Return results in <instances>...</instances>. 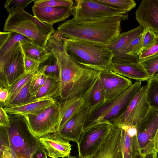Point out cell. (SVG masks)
Returning a JSON list of instances; mask_svg holds the SVG:
<instances>
[{"label": "cell", "instance_id": "obj_35", "mask_svg": "<svg viewBox=\"0 0 158 158\" xmlns=\"http://www.w3.org/2000/svg\"><path fill=\"white\" fill-rule=\"evenodd\" d=\"M74 4L71 0H35L33 6L38 7H65L71 8Z\"/></svg>", "mask_w": 158, "mask_h": 158}, {"label": "cell", "instance_id": "obj_11", "mask_svg": "<svg viewBox=\"0 0 158 158\" xmlns=\"http://www.w3.org/2000/svg\"><path fill=\"white\" fill-rule=\"evenodd\" d=\"M147 85L141 86L125 111L114 122L115 127L135 126L147 113L150 108L146 97Z\"/></svg>", "mask_w": 158, "mask_h": 158}, {"label": "cell", "instance_id": "obj_19", "mask_svg": "<svg viewBox=\"0 0 158 158\" xmlns=\"http://www.w3.org/2000/svg\"><path fill=\"white\" fill-rule=\"evenodd\" d=\"M121 131V128L114 127L100 148L89 158H122L120 146Z\"/></svg>", "mask_w": 158, "mask_h": 158}, {"label": "cell", "instance_id": "obj_41", "mask_svg": "<svg viewBox=\"0 0 158 158\" xmlns=\"http://www.w3.org/2000/svg\"><path fill=\"white\" fill-rule=\"evenodd\" d=\"M158 54V37L154 43L147 49L142 51L139 56V60L145 59Z\"/></svg>", "mask_w": 158, "mask_h": 158}, {"label": "cell", "instance_id": "obj_39", "mask_svg": "<svg viewBox=\"0 0 158 158\" xmlns=\"http://www.w3.org/2000/svg\"><path fill=\"white\" fill-rule=\"evenodd\" d=\"M40 63L29 58L24 55L25 73L33 74L38 70Z\"/></svg>", "mask_w": 158, "mask_h": 158}, {"label": "cell", "instance_id": "obj_42", "mask_svg": "<svg viewBox=\"0 0 158 158\" xmlns=\"http://www.w3.org/2000/svg\"><path fill=\"white\" fill-rule=\"evenodd\" d=\"M10 122L8 114L5 110L4 108L0 107V126L4 127L10 126Z\"/></svg>", "mask_w": 158, "mask_h": 158}, {"label": "cell", "instance_id": "obj_38", "mask_svg": "<svg viewBox=\"0 0 158 158\" xmlns=\"http://www.w3.org/2000/svg\"><path fill=\"white\" fill-rule=\"evenodd\" d=\"M142 33V51H143L149 48L154 43L157 36L148 28H143Z\"/></svg>", "mask_w": 158, "mask_h": 158}, {"label": "cell", "instance_id": "obj_53", "mask_svg": "<svg viewBox=\"0 0 158 158\" xmlns=\"http://www.w3.org/2000/svg\"><path fill=\"white\" fill-rule=\"evenodd\" d=\"M158 134V131H157V133H156V135L155 136H156V135Z\"/></svg>", "mask_w": 158, "mask_h": 158}, {"label": "cell", "instance_id": "obj_25", "mask_svg": "<svg viewBox=\"0 0 158 158\" xmlns=\"http://www.w3.org/2000/svg\"><path fill=\"white\" fill-rule=\"evenodd\" d=\"M20 44L25 56L40 63L46 60L51 54L49 53L44 47L40 46L32 41Z\"/></svg>", "mask_w": 158, "mask_h": 158}, {"label": "cell", "instance_id": "obj_47", "mask_svg": "<svg viewBox=\"0 0 158 158\" xmlns=\"http://www.w3.org/2000/svg\"><path fill=\"white\" fill-rule=\"evenodd\" d=\"M0 158H14L11 149L6 147L2 156Z\"/></svg>", "mask_w": 158, "mask_h": 158}, {"label": "cell", "instance_id": "obj_12", "mask_svg": "<svg viewBox=\"0 0 158 158\" xmlns=\"http://www.w3.org/2000/svg\"><path fill=\"white\" fill-rule=\"evenodd\" d=\"M135 126L141 154L145 156L154 152L153 142L158 130V110L150 107L146 115Z\"/></svg>", "mask_w": 158, "mask_h": 158}, {"label": "cell", "instance_id": "obj_22", "mask_svg": "<svg viewBox=\"0 0 158 158\" xmlns=\"http://www.w3.org/2000/svg\"><path fill=\"white\" fill-rule=\"evenodd\" d=\"M84 104V100L81 97L68 99L60 102V119L57 132Z\"/></svg>", "mask_w": 158, "mask_h": 158}, {"label": "cell", "instance_id": "obj_24", "mask_svg": "<svg viewBox=\"0 0 158 158\" xmlns=\"http://www.w3.org/2000/svg\"><path fill=\"white\" fill-rule=\"evenodd\" d=\"M120 146L122 158H135L138 152L140 151L137 136L131 137L122 128Z\"/></svg>", "mask_w": 158, "mask_h": 158}, {"label": "cell", "instance_id": "obj_14", "mask_svg": "<svg viewBox=\"0 0 158 158\" xmlns=\"http://www.w3.org/2000/svg\"><path fill=\"white\" fill-rule=\"evenodd\" d=\"M98 77L104 91V102L119 95L133 84L130 79L110 69L99 71Z\"/></svg>", "mask_w": 158, "mask_h": 158}, {"label": "cell", "instance_id": "obj_26", "mask_svg": "<svg viewBox=\"0 0 158 158\" xmlns=\"http://www.w3.org/2000/svg\"><path fill=\"white\" fill-rule=\"evenodd\" d=\"M59 93L58 81L48 77L44 85L33 97L34 99L58 98Z\"/></svg>", "mask_w": 158, "mask_h": 158}, {"label": "cell", "instance_id": "obj_49", "mask_svg": "<svg viewBox=\"0 0 158 158\" xmlns=\"http://www.w3.org/2000/svg\"><path fill=\"white\" fill-rule=\"evenodd\" d=\"M158 154L156 152H153L146 155L144 158H157Z\"/></svg>", "mask_w": 158, "mask_h": 158}, {"label": "cell", "instance_id": "obj_3", "mask_svg": "<svg viewBox=\"0 0 158 158\" xmlns=\"http://www.w3.org/2000/svg\"><path fill=\"white\" fill-rule=\"evenodd\" d=\"M66 53L77 62L98 71L110 69L113 57L107 45L63 37Z\"/></svg>", "mask_w": 158, "mask_h": 158}, {"label": "cell", "instance_id": "obj_40", "mask_svg": "<svg viewBox=\"0 0 158 158\" xmlns=\"http://www.w3.org/2000/svg\"><path fill=\"white\" fill-rule=\"evenodd\" d=\"M6 147L10 148L8 133L5 127L0 126V157L2 156Z\"/></svg>", "mask_w": 158, "mask_h": 158}, {"label": "cell", "instance_id": "obj_20", "mask_svg": "<svg viewBox=\"0 0 158 158\" xmlns=\"http://www.w3.org/2000/svg\"><path fill=\"white\" fill-rule=\"evenodd\" d=\"M110 69L120 75L139 82L147 81L152 78L139 63H112Z\"/></svg>", "mask_w": 158, "mask_h": 158}, {"label": "cell", "instance_id": "obj_45", "mask_svg": "<svg viewBox=\"0 0 158 158\" xmlns=\"http://www.w3.org/2000/svg\"><path fill=\"white\" fill-rule=\"evenodd\" d=\"M12 32H0V49L5 44L10 37Z\"/></svg>", "mask_w": 158, "mask_h": 158}, {"label": "cell", "instance_id": "obj_36", "mask_svg": "<svg viewBox=\"0 0 158 158\" xmlns=\"http://www.w3.org/2000/svg\"><path fill=\"white\" fill-rule=\"evenodd\" d=\"M35 0H7L4 4V7L9 15L20 9H24L28 4Z\"/></svg>", "mask_w": 158, "mask_h": 158}, {"label": "cell", "instance_id": "obj_34", "mask_svg": "<svg viewBox=\"0 0 158 158\" xmlns=\"http://www.w3.org/2000/svg\"><path fill=\"white\" fill-rule=\"evenodd\" d=\"M143 38L142 32L139 36L129 43L126 50V53L127 55L139 59L143 49Z\"/></svg>", "mask_w": 158, "mask_h": 158}, {"label": "cell", "instance_id": "obj_17", "mask_svg": "<svg viewBox=\"0 0 158 158\" xmlns=\"http://www.w3.org/2000/svg\"><path fill=\"white\" fill-rule=\"evenodd\" d=\"M89 110V108L85 104L57 133L68 140L77 143L83 131L85 121Z\"/></svg>", "mask_w": 158, "mask_h": 158}, {"label": "cell", "instance_id": "obj_46", "mask_svg": "<svg viewBox=\"0 0 158 158\" xmlns=\"http://www.w3.org/2000/svg\"><path fill=\"white\" fill-rule=\"evenodd\" d=\"M121 128L125 130L128 134L131 137L137 136V131L135 126H123Z\"/></svg>", "mask_w": 158, "mask_h": 158}, {"label": "cell", "instance_id": "obj_15", "mask_svg": "<svg viewBox=\"0 0 158 158\" xmlns=\"http://www.w3.org/2000/svg\"><path fill=\"white\" fill-rule=\"evenodd\" d=\"M135 15L139 25L148 28L158 37V0H142Z\"/></svg>", "mask_w": 158, "mask_h": 158}, {"label": "cell", "instance_id": "obj_9", "mask_svg": "<svg viewBox=\"0 0 158 158\" xmlns=\"http://www.w3.org/2000/svg\"><path fill=\"white\" fill-rule=\"evenodd\" d=\"M114 127L108 123H100L83 131L77 143L78 156L89 158L100 148Z\"/></svg>", "mask_w": 158, "mask_h": 158}, {"label": "cell", "instance_id": "obj_32", "mask_svg": "<svg viewBox=\"0 0 158 158\" xmlns=\"http://www.w3.org/2000/svg\"><path fill=\"white\" fill-rule=\"evenodd\" d=\"M101 3L126 12L135 7L136 4L133 0H98Z\"/></svg>", "mask_w": 158, "mask_h": 158}, {"label": "cell", "instance_id": "obj_8", "mask_svg": "<svg viewBox=\"0 0 158 158\" xmlns=\"http://www.w3.org/2000/svg\"><path fill=\"white\" fill-rule=\"evenodd\" d=\"M24 73V54L18 43L0 55V87L9 88Z\"/></svg>", "mask_w": 158, "mask_h": 158}, {"label": "cell", "instance_id": "obj_52", "mask_svg": "<svg viewBox=\"0 0 158 158\" xmlns=\"http://www.w3.org/2000/svg\"><path fill=\"white\" fill-rule=\"evenodd\" d=\"M154 77L158 78V73L155 75Z\"/></svg>", "mask_w": 158, "mask_h": 158}, {"label": "cell", "instance_id": "obj_1", "mask_svg": "<svg viewBox=\"0 0 158 158\" xmlns=\"http://www.w3.org/2000/svg\"><path fill=\"white\" fill-rule=\"evenodd\" d=\"M51 50L57 59L60 70V102L81 97L97 78L99 71L77 62L66 53L62 42L53 43Z\"/></svg>", "mask_w": 158, "mask_h": 158}, {"label": "cell", "instance_id": "obj_13", "mask_svg": "<svg viewBox=\"0 0 158 158\" xmlns=\"http://www.w3.org/2000/svg\"><path fill=\"white\" fill-rule=\"evenodd\" d=\"M143 29V27L139 25L135 28L121 33L116 39L107 45L113 53L112 63H139V59L127 55L126 50L129 43L141 34Z\"/></svg>", "mask_w": 158, "mask_h": 158}, {"label": "cell", "instance_id": "obj_28", "mask_svg": "<svg viewBox=\"0 0 158 158\" xmlns=\"http://www.w3.org/2000/svg\"><path fill=\"white\" fill-rule=\"evenodd\" d=\"M39 69H40L48 78H52L58 81L59 69L57 59L52 53L46 60L40 64Z\"/></svg>", "mask_w": 158, "mask_h": 158}, {"label": "cell", "instance_id": "obj_33", "mask_svg": "<svg viewBox=\"0 0 158 158\" xmlns=\"http://www.w3.org/2000/svg\"><path fill=\"white\" fill-rule=\"evenodd\" d=\"M47 78L40 69H39L33 74L31 79L29 87L30 93L32 97L44 85Z\"/></svg>", "mask_w": 158, "mask_h": 158}, {"label": "cell", "instance_id": "obj_6", "mask_svg": "<svg viewBox=\"0 0 158 158\" xmlns=\"http://www.w3.org/2000/svg\"><path fill=\"white\" fill-rule=\"evenodd\" d=\"M141 86V82L136 81L117 97L89 110L83 131L100 123H108L113 125L114 121L125 111Z\"/></svg>", "mask_w": 158, "mask_h": 158}, {"label": "cell", "instance_id": "obj_31", "mask_svg": "<svg viewBox=\"0 0 158 158\" xmlns=\"http://www.w3.org/2000/svg\"><path fill=\"white\" fill-rule=\"evenodd\" d=\"M139 63L152 77L158 73V54L139 60Z\"/></svg>", "mask_w": 158, "mask_h": 158}, {"label": "cell", "instance_id": "obj_29", "mask_svg": "<svg viewBox=\"0 0 158 158\" xmlns=\"http://www.w3.org/2000/svg\"><path fill=\"white\" fill-rule=\"evenodd\" d=\"M146 85V97L149 105L158 110V78H151Z\"/></svg>", "mask_w": 158, "mask_h": 158}, {"label": "cell", "instance_id": "obj_18", "mask_svg": "<svg viewBox=\"0 0 158 158\" xmlns=\"http://www.w3.org/2000/svg\"><path fill=\"white\" fill-rule=\"evenodd\" d=\"M32 9L34 16L38 20L51 25L65 20L73 13L72 7L33 6Z\"/></svg>", "mask_w": 158, "mask_h": 158}, {"label": "cell", "instance_id": "obj_51", "mask_svg": "<svg viewBox=\"0 0 158 158\" xmlns=\"http://www.w3.org/2000/svg\"><path fill=\"white\" fill-rule=\"evenodd\" d=\"M66 158H80L79 157H77L75 156L69 155V156L67 157Z\"/></svg>", "mask_w": 158, "mask_h": 158}, {"label": "cell", "instance_id": "obj_5", "mask_svg": "<svg viewBox=\"0 0 158 158\" xmlns=\"http://www.w3.org/2000/svg\"><path fill=\"white\" fill-rule=\"evenodd\" d=\"M8 114L10 125L5 127L14 158H30L41 145L39 138L32 133L24 116Z\"/></svg>", "mask_w": 158, "mask_h": 158}, {"label": "cell", "instance_id": "obj_21", "mask_svg": "<svg viewBox=\"0 0 158 158\" xmlns=\"http://www.w3.org/2000/svg\"><path fill=\"white\" fill-rule=\"evenodd\" d=\"M56 101L51 98L46 99H35L29 102L16 106L4 107L8 114L25 116L37 114L54 104Z\"/></svg>", "mask_w": 158, "mask_h": 158}, {"label": "cell", "instance_id": "obj_44", "mask_svg": "<svg viewBox=\"0 0 158 158\" xmlns=\"http://www.w3.org/2000/svg\"><path fill=\"white\" fill-rule=\"evenodd\" d=\"M9 95V88L0 87V101L5 104L8 100Z\"/></svg>", "mask_w": 158, "mask_h": 158}, {"label": "cell", "instance_id": "obj_23", "mask_svg": "<svg viewBox=\"0 0 158 158\" xmlns=\"http://www.w3.org/2000/svg\"><path fill=\"white\" fill-rule=\"evenodd\" d=\"M81 98L90 110L105 102L104 91L98 76Z\"/></svg>", "mask_w": 158, "mask_h": 158}, {"label": "cell", "instance_id": "obj_2", "mask_svg": "<svg viewBox=\"0 0 158 158\" xmlns=\"http://www.w3.org/2000/svg\"><path fill=\"white\" fill-rule=\"evenodd\" d=\"M123 18L113 17L80 20L73 18L60 24L57 30L69 39L107 45L121 33Z\"/></svg>", "mask_w": 158, "mask_h": 158}, {"label": "cell", "instance_id": "obj_4", "mask_svg": "<svg viewBox=\"0 0 158 158\" xmlns=\"http://www.w3.org/2000/svg\"><path fill=\"white\" fill-rule=\"evenodd\" d=\"M3 30L6 31L20 33L42 47L46 45L50 36L55 31L52 25L41 22L23 9L9 15Z\"/></svg>", "mask_w": 158, "mask_h": 158}, {"label": "cell", "instance_id": "obj_43", "mask_svg": "<svg viewBox=\"0 0 158 158\" xmlns=\"http://www.w3.org/2000/svg\"><path fill=\"white\" fill-rule=\"evenodd\" d=\"M46 152L41 145L33 154L30 158H47Z\"/></svg>", "mask_w": 158, "mask_h": 158}, {"label": "cell", "instance_id": "obj_50", "mask_svg": "<svg viewBox=\"0 0 158 158\" xmlns=\"http://www.w3.org/2000/svg\"><path fill=\"white\" fill-rule=\"evenodd\" d=\"M144 156H143L141 153L140 151L138 152L135 158H144Z\"/></svg>", "mask_w": 158, "mask_h": 158}, {"label": "cell", "instance_id": "obj_10", "mask_svg": "<svg viewBox=\"0 0 158 158\" xmlns=\"http://www.w3.org/2000/svg\"><path fill=\"white\" fill-rule=\"evenodd\" d=\"M60 102L54 104L35 114L24 116L31 131L40 138L56 132L60 119Z\"/></svg>", "mask_w": 158, "mask_h": 158}, {"label": "cell", "instance_id": "obj_48", "mask_svg": "<svg viewBox=\"0 0 158 158\" xmlns=\"http://www.w3.org/2000/svg\"><path fill=\"white\" fill-rule=\"evenodd\" d=\"M153 151L157 152L158 155V134L155 137L153 142Z\"/></svg>", "mask_w": 158, "mask_h": 158}, {"label": "cell", "instance_id": "obj_27", "mask_svg": "<svg viewBox=\"0 0 158 158\" xmlns=\"http://www.w3.org/2000/svg\"><path fill=\"white\" fill-rule=\"evenodd\" d=\"M31 79L14 96L6 101L4 105V107L20 105L34 100L29 91Z\"/></svg>", "mask_w": 158, "mask_h": 158}, {"label": "cell", "instance_id": "obj_16", "mask_svg": "<svg viewBox=\"0 0 158 158\" xmlns=\"http://www.w3.org/2000/svg\"><path fill=\"white\" fill-rule=\"evenodd\" d=\"M41 145L47 156L51 158H63L70 155L72 145L69 141L57 132L50 133L39 138Z\"/></svg>", "mask_w": 158, "mask_h": 158}, {"label": "cell", "instance_id": "obj_7", "mask_svg": "<svg viewBox=\"0 0 158 158\" xmlns=\"http://www.w3.org/2000/svg\"><path fill=\"white\" fill-rule=\"evenodd\" d=\"M73 18L92 20L113 17L128 19L127 12L101 3L98 0H76L72 7Z\"/></svg>", "mask_w": 158, "mask_h": 158}, {"label": "cell", "instance_id": "obj_37", "mask_svg": "<svg viewBox=\"0 0 158 158\" xmlns=\"http://www.w3.org/2000/svg\"><path fill=\"white\" fill-rule=\"evenodd\" d=\"M33 74L24 73L9 88V95L7 100L14 96L31 78Z\"/></svg>", "mask_w": 158, "mask_h": 158}, {"label": "cell", "instance_id": "obj_30", "mask_svg": "<svg viewBox=\"0 0 158 158\" xmlns=\"http://www.w3.org/2000/svg\"><path fill=\"white\" fill-rule=\"evenodd\" d=\"M31 41L25 36L18 33L12 32L11 34L3 47L0 49V55H2L9 51L17 43Z\"/></svg>", "mask_w": 158, "mask_h": 158}]
</instances>
